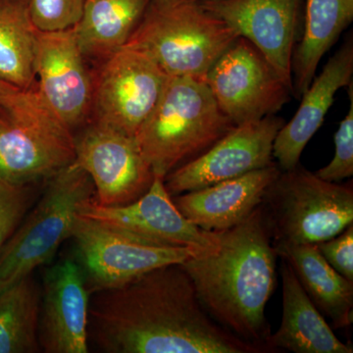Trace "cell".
Listing matches in <instances>:
<instances>
[{"label": "cell", "instance_id": "cell-1", "mask_svg": "<svg viewBox=\"0 0 353 353\" xmlns=\"http://www.w3.org/2000/svg\"><path fill=\"white\" fill-rule=\"evenodd\" d=\"M90 343L105 353H264L208 314L182 264L94 292Z\"/></svg>", "mask_w": 353, "mask_h": 353}, {"label": "cell", "instance_id": "cell-2", "mask_svg": "<svg viewBox=\"0 0 353 353\" xmlns=\"http://www.w3.org/2000/svg\"><path fill=\"white\" fill-rule=\"evenodd\" d=\"M278 255L263 210L220 232L217 250L182 263L199 301L223 328L241 340L271 352V332L265 310L276 287Z\"/></svg>", "mask_w": 353, "mask_h": 353}, {"label": "cell", "instance_id": "cell-3", "mask_svg": "<svg viewBox=\"0 0 353 353\" xmlns=\"http://www.w3.org/2000/svg\"><path fill=\"white\" fill-rule=\"evenodd\" d=\"M234 127L218 106L205 79L168 76L157 105L134 139L154 176L165 179Z\"/></svg>", "mask_w": 353, "mask_h": 353}, {"label": "cell", "instance_id": "cell-4", "mask_svg": "<svg viewBox=\"0 0 353 353\" xmlns=\"http://www.w3.org/2000/svg\"><path fill=\"white\" fill-rule=\"evenodd\" d=\"M238 32L192 0H152L124 48L141 51L169 77L204 78Z\"/></svg>", "mask_w": 353, "mask_h": 353}, {"label": "cell", "instance_id": "cell-5", "mask_svg": "<svg viewBox=\"0 0 353 353\" xmlns=\"http://www.w3.org/2000/svg\"><path fill=\"white\" fill-rule=\"evenodd\" d=\"M94 194L92 179L74 162L48 179L0 252V294L54 257L71 239L79 208Z\"/></svg>", "mask_w": 353, "mask_h": 353}, {"label": "cell", "instance_id": "cell-6", "mask_svg": "<svg viewBox=\"0 0 353 353\" xmlns=\"http://www.w3.org/2000/svg\"><path fill=\"white\" fill-rule=\"evenodd\" d=\"M260 206L274 245H317L353 224L352 183L328 182L297 165L281 172Z\"/></svg>", "mask_w": 353, "mask_h": 353}, {"label": "cell", "instance_id": "cell-7", "mask_svg": "<svg viewBox=\"0 0 353 353\" xmlns=\"http://www.w3.org/2000/svg\"><path fill=\"white\" fill-rule=\"evenodd\" d=\"M75 160V136L48 108L37 83L21 101L0 105V182L48 181Z\"/></svg>", "mask_w": 353, "mask_h": 353}, {"label": "cell", "instance_id": "cell-8", "mask_svg": "<svg viewBox=\"0 0 353 353\" xmlns=\"http://www.w3.org/2000/svg\"><path fill=\"white\" fill-rule=\"evenodd\" d=\"M71 239L92 294L123 287L153 269L202 255L192 248L162 245L79 216Z\"/></svg>", "mask_w": 353, "mask_h": 353}, {"label": "cell", "instance_id": "cell-9", "mask_svg": "<svg viewBox=\"0 0 353 353\" xmlns=\"http://www.w3.org/2000/svg\"><path fill=\"white\" fill-rule=\"evenodd\" d=\"M168 76L141 51L123 48L92 75L90 122L134 138L157 105Z\"/></svg>", "mask_w": 353, "mask_h": 353}, {"label": "cell", "instance_id": "cell-10", "mask_svg": "<svg viewBox=\"0 0 353 353\" xmlns=\"http://www.w3.org/2000/svg\"><path fill=\"white\" fill-rule=\"evenodd\" d=\"M218 106L234 126L276 115L292 88L248 39L238 38L206 73Z\"/></svg>", "mask_w": 353, "mask_h": 353}, {"label": "cell", "instance_id": "cell-11", "mask_svg": "<svg viewBox=\"0 0 353 353\" xmlns=\"http://www.w3.org/2000/svg\"><path fill=\"white\" fill-rule=\"evenodd\" d=\"M74 163L92 179L95 202L108 208L136 201L155 176L134 138L95 123L75 136Z\"/></svg>", "mask_w": 353, "mask_h": 353}, {"label": "cell", "instance_id": "cell-12", "mask_svg": "<svg viewBox=\"0 0 353 353\" xmlns=\"http://www.w3.org/2000/svg\"><path fill=\"white\" fill-rule=\"evenodd\" d=\"M285 123L270 115L238 125L205 152L167 175V192L178 196L275 164L274 141Z\"/></svg>", "mask_w": 353, "mask_h": 353}, {"label": "cell", "instance_id": "cell-13", "mask_svg": "<svg viewBox=\"0 0 353 353\" xmlns=\"http://www.w3.org/2000/svg\"><path fill=\"white\" fill-rule=\"evenodd\" d=\"M78 216L162 245L192 248L201 254L215 252L220 245V232L204 231L190 222L174 204L164 179L157 176L150 190L136 201L108 208L92 199L80 206Z\"/></svg>", "mask_w": 353, "mask_h": 353}, {"label": "cell", "instance_id": "cell-14", "mask_svg": "<svg viewBox=\"0 0 353 353\" xmlns=\"http://www.w3.org/2000/svg\"><path fill=\"white\" fill-rule=\"evenodd\" d=\"M37 88L48 108L72 132L90 122L92 75L74 29L37 32Z\"/></svg>", "mask_w": 353, "mask_h": 353}, {"label": "cell", "instance_id": "cell-15", "mask_svg": "<svg viewBox=\"0 0 353 353\" xmlns=\"http://www.w3.org/2000/svg\"><path fill=\"white\" fill-rule=\"evenodd\" d=\"M90 294L80 264L65 259L53 264L41 287L39 343L46 353H88Z\"/></svg>", "mask_w": 353, "mask_h": 353}, {"label": "cell", "instance_id": "cell-16", "mask_svg": "<svg viewBox=\"0 0 353 353\" xmlns=\"http://www.w3.org/2000/svg\"><path fill=\"white\" fill-rule=\"evenodd\" d=\"M199 3L250 41L292 90V61L301 0H202Z\"/></svg>", "mask_w": 353, "mask_h": 353}, {"label": "cell", "instance_id": "cell-17", "mask_svg": "<svg viewBox=\"0 0 353 353\" xmlns=\"http://www.w3.org/2000/svg\"><path fill=\"white\" fill-rule=\"evenodd\" d=\"M353 43L348 39L330 58L319 76L314 77L301 95V103L289 123L281 128L274 141L273 157L281 171L299 165L309 141L320 129L336 92L352 83Z\"/></svg>", "mask_w": 353, "mask_h": 353}, {"label": "cell", "instance_id": "cell-18", "mask_svg": "<svg viewBox=\"0 0 353 353\" xmlns=\"http://www.w3.org/2000/svg\"><path fill=\"white\" fill-rule=\"evenodd\" d=\"M277 164L202 189L172 196L190 222L204 231L223 232L246 219L281 173Z\"/></svg>", "mask_w": 353, "mask_h": 353}, {"label": "cell", "instance_id": "cell-19", "mask_svg": "<svg viewBox=\"0 0 353 353\" xmlns=\"http://www.w3.org/2000/svg\"><path fill=\"white\" fill-rule=\"evenodd\" d=\"M283 319L280 328L266 341L271 352L352 353V347L339 340L312 303L296 274L282 259Z\"/></svg>", "mask_w": 353, "mask_h": 353}, {"label": "cell", "instance_id": "cell-20", "mask_svg": "<svg viewBox=\"0 0 353 353\" xmlns=\"http://www.w3.org/2000/svg\"><path fill=\"white\" fill-rule=\"evenodd\" d=\"M274 248L278 257L290 265L318 310L331 320L334 329L352 326L353 282L334 270L316 245H279Z\"/></svg>", "mask_w": 353, "mask_h": 353}, {"label": "cell", "instance_id": "cell-21", "mask_svg": "<svg viewBox=\"0 0 353 353\" xmlns=\"http://www.w3.org/2000/svg\"><path fill=\"white\" fill-rule=\"evenodd\" d=\"M352 20L353 0H306L303 38L292 55V97L301 99L323 57Z\"/></svg>", "mask_w": 353, "mask_h": 353}, {"label": "cell", "instance_id": "cell-22", "mask_svg": "<svg viewBox=\"0 0 353 353\" xmlns=\"http://www.w3.org/2000/svg\"><path fill=\"white\" fill-rule=\"evenodd\" d=\"M152 0H85L73 28L85 58L102 60L124 48Z\"/></svg>", "mask_w": 353, "mask_h": 353}, {"label": "cell", "instance_id": "cell-23", "mask_svg": "<svg viewBox=\"0 0 353 353\" xmlns=\"http://www.w3.org/2000/svg\"><path fill=\"white\" fill-rule=\"evenodd\" d=\"M37 32L28 6L0 3V80L22 90L34 87Z\"/></svg>", "mask_w": 353, "mask_h": 353}, {"label": "cell", "instance_id": "cell-24", "mask_svg": "<svg viewBox=\"0 0 353 353\" xmlns=\"http://www.w3.org/2000/svg\"><path fill=\"white\" fill-rule=\"evenodd\" d=\"M41 287L34 274L0 294V353H36Z\"/></svg>", "mask_w": 353, "mask_h": 353}, {"label": "cell", "instance_id": "cell-25", "mask_svg": "<svg viewBox=\"0 0 353 353\" xmlns=\"http://www.w3.org/2000/svg\"><path fill=\"white\" fill-rule=\"evenodd\" d=\"M85 0H29L28 12L39 32H59L78 24Z\"/></svg>", "mask_w": 353, "mask_h": 353}, {"label": "cell", "instance_id": "cell-26", "mask_svg": "<svg viewBox=\"0 0 353 353\" xmlns=\"http://www.w3.org/2000/svg\"><path fill=\"white\" fill-rule=\"evenodd\" d=\"M37 183L0 182V252L39 196Z\"/></svg>", "mask_w": 353, "mask_h": 353}, {"label": "cell", "instance_id": "cell-27", "mask_svg": "<svg viewBox=\"0 0 353 353\" xmlns=\"http://www.w3.org/2000/svg\"><path fill=\"white\" fill-rule=\"evenodd\" d=\"M350 109L334 134V155L316 175L328 182L340 183L353 176V83L348 85Z\"/></svg>", "mask_w": 353, "mask_h": 353}, {"label": "cell", "instance_id": "cell-28", "mask_svg": "<svg viewBox=\"0 0 353 353\" xmlns=\"http://www.w3.org/2000/svg\"><path fill=\"white\" fill-rule=\"evenodd\" d=\"M316 246L334 270L353 282V224L343 233Z\"/></svg>", "mask_w": 353, "mask_h": 353}, {"label": "cell", "instance_id": "cell-29", "mask_svg": "<svg viewBox=\"0 0 353 353\" xmlns=\"http://www.w3.org/2000/svg\"><path fill=\"white\" fill-rule=\"evenodd\" d=\"M28 90H22L0 80V105L8 106L21 101Z\"/></svg>", "mask_w": 353, "mask_h": 353}, {"label": "cell", "instance_id": "cell-30", "mask_svg": "<svg viewBox=\"0 0 353 353\" xmlns=\"http://www.w3.org/2000/svg\"><path fill=\"white\" fill-rule=\"evenodd\" d=\"M0 3H20L28 6L29 0H0Z\"/></svg>", "mask_w": 353, "mask_h": 353}, {"label": "cell", "instance_id": "cell-31", "mask_svg": "<svg viewBox=\"0 0 353 353\" xmlns=\"http://www.w3.org/2000/svg\"><path fill=\"white\" fill-rule=\"evenodd\" d=\"M192 1L199 2V1H202V0H192Z\"/></svg>", "mask_w": 353, "mask_h": 353}]
</instances>
